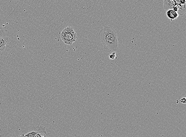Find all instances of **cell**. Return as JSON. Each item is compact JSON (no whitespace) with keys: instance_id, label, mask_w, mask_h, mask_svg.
<instances>
[{"instance_id":"10","label":"cell","mask_w":186,"mask_h":137,"mask_svg":"<svg viewBox=\"0 0 186 137\" xmlns=\"http://www.w3.org/2000/svg\"><path fill=\"white\" fill-rule=\"evenodd\" d=\"M180 102L182 104H185L186 103V98L185 97H184L180 99Z\"/></svg>"},{"instance_id":"12","label":"cell","mask_w":186,"mask_h":137,"mask_svg":"<svg viewBox=\"0 0 186 137\" xmlns=\"http://www.w3.org/2000/svg\"><path fill=\"white\" fill-rule=\"evenodd\" d=\"M186 0H180V4H186Z\"/></svg>"},{"instance_id":"5","label":"cell","mask_w":186,"mask_h":137,"mask_svg":"<svg viewBox=\"0 0 186 137\" xmlns=\"http://www.w3.org/2000/svg\"><path fill=\"white\" fill-rule=\"evenodd\" d=\"M9 42V39L5 35L0 37V51L3 52L5 50L6 44Z\"/></svg>"},{"instance_id":"8","label":"cell","mask_w":186,"mask_h":137,"mask_svg":"<svg viewBox=\"0 0 186 137\" xmlns=\"http://www.w3.org/2000/svg\"><path fill=\"white\" fill-rule=\"evenodd\" d=\"M38 130L37 129L35 130H34V131H30L29 133H27L26 134L24 135V137H35L36 134L37 133Z\"/></svg>"},{"instance_id":"2","label":"cell","mask_w":186,"mask_h":137,"mask_svg":"<svg viewBox=\"0 0 186 137\" xmlns=\"http://www.w3.org/2000/svg\"><path fill=\"white\" fill-rule=\"evenodd\" d=\"M63 42L68 45H71L76 40L77 35L73 28L68 26L63 29L60 35Z\"/></svg>"},{"instance_id":"3","label":"cell","mask_w":186,"mask_h":137,"mask_svg":"<svg viewBox=\"0 0 186 137\" xmlns=\"http://www.w3.org/2000/svg\"><path fill=\"white\" fill-rule=\"evenodd\" d=\"M175 0H164V8L165 10L172 9L176 4Z\"/></svg>"},{"instance_id":"7","label":"cell","mask_w":186,"mask_h":137,"mask_svg":"<svg viewBox=\"0 0 186 137\" xmlns=\"http://www.w3.org/2000/svg\"><path fill=\"white\" fill-rule=\"evenodd\" d=\"M38 131L35 137H44L47 135L45 128L43 126L38 127L37 128Z\"/></svg>"},{"instance_id":"4","label":"cell","mask_w":186,"mask_h":137,"mask_svg":"<svg viewBox=\"0 0 186 137\" xmlns=\"http://www.w3.org/2000/svg\"><path fill=\"white\" fill-rule=\"evenodd\" d=\"M166 15L167 18L171 21L177 19L179 16L178 13L173 9H169L166 11Z\"/></svg>"},{"instance_id":"1","label":"cell","mask_w":186,"mask_h":137,"mask_svg":"<svg viewBox=\"0 0 186 137\" xmlns=\"http://www.w3.org/2000/svg\"><path fill=\"white\" fill-rule=\"evenodd\" d=\"M99 38L105 50L113 52L118 50L117 34L111 27L105 26L102 28L99 33Z\"/></svg>"},{"instance_id":"9","label":"cell","mask_w":186,"mask_h":137,"mask_svg":"<svg viewBox=\"0 0 186 137\" xmlns=\"http://www.w3.org/2000/svg\"><path fill=\"white\" fill-rule=\"evenodd\" d=\"M116 58V53L115 52H112L111 54L109 55V59L111 60L115 59Z\"/></svg>"},{"instance_id":"6","label":"cell","mask_w":186,"mask_h":137,"mask_svg":"<svg viewBox=\"0 0 186 137\" xmlns=\"http://www.w3.org/2000/svg\"><path fill=\"white\" fill-rule=\"evenodd\" d=\"M175 6L177 8V13L178 14L183 15L186 13V4H176Z\"/></svg>"},{"instance_id":"11","label":"cell","mask_w":186,"mask_h":137,"mask_svg":"<svg viewBox=\"0 0 186 137\" xmlns=\"http://www.w3.org/2000/svg\"><path fill=\"white\" fill-rule=\"evenodd\" d=\"M5 35V32L3 29H0V37Z\"/></svg>"}]
</instances>
